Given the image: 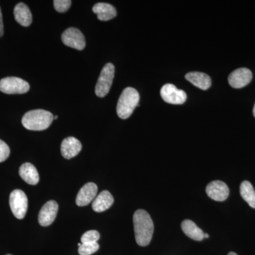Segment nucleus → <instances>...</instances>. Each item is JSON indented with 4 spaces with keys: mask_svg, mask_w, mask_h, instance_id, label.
Here are the masks:
<instances>
[{
    "mask_svg": "<svg viewBox=\"0 0 255 255\" xmlns=\"http://www.w3.org/2000/svg\"><path fill=\"white\" fill-rule=\"evenodd\" d=\"M134 232L138 246L150 244L154 232V224L150 214L145 210L139 209L133 215Z\"/></svg>",
    "mask_w": 255,
    "mask_h": 255,
    "instance_id": "nucleus-1",
    "label": "nucleus"
},
{
    "mask_svg": "<svg viewBox=\"0 0 255 255\" xmlns=\"http://www.w3.org/2000/svg\"><path fill=\"white\" fill-rule=\"evenodd\" d=\"M53 115L48 111L36 110L24 114L21 123L25 128L30 130H44L54 120Z\"/></svg>",
    "mask_w": 255,
    "mask_h": 255,
    "instance_id": "nucleus-2",
    "label": "nucleus"
},
{
    "mask_svg": "<svg viewBox=\"0 0 255 255\" xmlns=\"http://www.w3.org/2000/svg\"><path fill=\"white\" fill-rule=\"evenodd\" d=\"M140 95L132 87H127L122 92L117 104V112L119 118L127 119L131 116L138 106Z\"/></svg>",
    "mask_w": 255,
    "mask_h": 255,
    "instance_id": "nucleus-3",
    "label": "nucleus"
},
{
    "mask_svg": "<svg viewBox=\"0 0 255 255\" xmlns=\"http://www.w3.org/2000/svg\"><path fill=\"white\" fill-rule=\"evenodd\" d=\"M115 68L112 63L106 64L101 71L100 77L95 87V94L97 97H105L110 92L113 83Z\"/></svg>",
    "mask_w": 255,
    "mask_h": 255,
    "instance_id": "nucleus-4",
    "label": "nucleus"
},
{
    "mask_svg": "<svg viewBox=\"0 0 255 255\" xmlns=\"http://www.w3.org/2000/svg\"><path fill=\"white\" fill-rule=\"evenodd\" d=\"M27 82L16 77H8L0 80V91L7 95H21L29 91Z\"/></svg>",
    "mask_w": 255,
    "mask_h": 255,
    "instance_id": "nucleus-5",
    "label": "nucleus"
},
{
    "mask_svg": "<svg viewBox=\"0 0 255 255\" xmlns=\"http://www.w3.org/2000/svg\"><path fill=\"white\" fill-rule=\"evenodd\" d=\"M9 205L15 217L23 219L27 212V196L22 190L15 189L10 194Z\"/></svg>",
    "mask_w": 255,
    "mask_h": 255,
    "instance_id": "nucleus-6",
    "label": "nucleus"
},
{
    "mask_svg": "<svg viewBox=\"0 0 255 255\" xmlns=\"http://www.w3.org/2000/svg\"><path fill=\"white\" fill-rule=\"evenodd\" d=\"M62 41L65 46L78 50L85 48V36L80 30L76 28H69L63 32L61 36Z\"/></svg>",
    "mask_w": 255,
    "mask_h": 255,
    "instance_id": "nucleus-7",
    "label": "nucleus"
},
{
    "mask_svg": "<svg viewBox=\"0 0 255 255\" xmlns=\"http://www.w3.org/2000/svg\"><path fill=\"white\" fill-rule=\"evenodd\" d=\"M160 95L164 102L172 105H183L187 100L185 92L178 90L172 84L164 85L161 89Z\"/></svg>",
    "mask_w": 255,
    "mask_h": 255,
    "instance_id": "nucleus-8",
    "label": "nucleus"
},
{
    "mask_svg": "<svg viewBox=\"0 0 255 255\" xmlns=\"http://www.w3.org/2000/svg\"><path fill=\"white\" fill-rule=\"evenodd\" d=\"M206 194L213 200L224 201L229 196V188L226 183L221 181H214L206 187Z\"/></svg>",
    "mask_w": 255,
    "mask_h": 255,
    "instance_id": "nucleus-9",
    "label": "nucleus"
},
{
    "mask_svg": "<svg viewBox=\"0 0 255 255\" xmlns=\"http://www.w3.org/2000/svg\"><path fill=\"white\" fill-rule=\"evenodd\" d=\"M58 205L56 201H49L43 205L38 214V223L41 226H49L55 221L58 214Z\"/></svg>",
    "mask_w": 255,
    "mask_h": 255,
    "instance_id": "nucleus-10",
    "label": "nucleus"
},
{
    "mask_svg": "<svg viewBox=\"0 0 255 255\" xmlns=\"http://www.w3.org/2000/svg\"><path fill=\"white\" fill-rule=\"evenodd\" d=\"M252 79L253 73L249 69L239 68L231 73L228 77V82L233 88L240 89L248 85Z\"/></svg>",
    "mask_w": 255,
    "mask_h": 255,
    "instance_id": "nucleus-11",
    "label": "nucleus"
},
{
    "mask_svg": "<svg viewBox=\"0 0 255 255\" xmlns=\"http://www.w3.org/2000/svg\"><path fill=\"white\" fill-rule=\"evenodd\" d=\"M98 188L95 183L85 184L79 191L76 198V204L79 206H85L90 204L97 196Z\"/></svg>",
    "mask_w": 255,
    "mask_h": 255,
    "instance_id": "nucleus-12",
    "label": "nucleus"
},
{
    "mask_svg": "<svg viewBox=\"0 0 255 255\" xmlns=\"http://www.w3.org/2000/svg\"><path fill=\"white\" fill-rule=\"evenodd\" d=\"M62 155L65 159H71L80 153L82 150V144L80 140L74 137H68L64 139L61 143Z\"/></svg>",
    "mask_w": 255,
    "mask_h": 255,
    "instance_id": "nucleus-13",
    "label": "nucleus"
},
{
    "mask_svg": "<svg viewBox=\"0 0 255 255\" xmlns=\"http://www.w3.org/2000/svg\"><path fill=\"white\" fill-rule=\"evenodd\" d=\"M114 201L113 196L110 191H102L92 202V209L95 212H104L113 205Z\"/></svg>",
    "mask_w": 255,
    "mask_h": 255,
    "instance_id": "nucleus-14",
    "label": "nucleus"
},
{
    "mask_svg": "<svg viewBox=\"0 0 255 255\" xmlns=\"http://www.w3.org/2000/svg\"><path fill=\"white\" fill-rule=\"evenodd\" d=\"M92 11L97 14L100 21H110L117 16V12L113 5L108 3H97L92 8Z\"/></svg>",
    "mask_w": 255,
    "mask_h": 255,
    "instance_id": "nucleus-15",
    "label": "nucleus"
},
{
    "mask_svg": "<svg viewBox=\"0 0 255 255\" xmlns=\"http://www.w3.org/2000/svg\"><path fill=\"white\" fill-rule=\"evenodd\" d=\"M19 175L24 182L36 185L39 182V174L35 166L31 163L23 164L19 168Z\"/></svg>",
    "mask_w": 255,
    "mask_h": 255,
    "instance_id": "nucleus-16",
    "label": "nucleus"
},
{
    "mask_svg": "<svg viewBox=\"0 0 255 255\" xmlns=\"http://www.w3.org/2000/svg\"><path fill=\"white\" fill-rule=\"evenodd\" d=\"M14 18L21 26L27 27L31 24L32 14L29 8L24 3H18L14 10Z\"/></svg>",
    "mask_w": 255,
    "mask_h": 255,
    "instance_id": "nucleus-17",
    "label": "nucleus"
},
{
    "mask_svg": "<svg viewBox=\"0 0 255 255\" xmlns=\"http://www.w3.org/2000/svg\"><path fill=\"white\" fill-rule=\"evenodd\" d=\"M185 78L192 85L201 90H208L211 85V78L205 73L191 72V73H187Z\"/></svg>",
    "mask_w": 255,
    "mask_h": 255,
    "instance_id": "nucleus-18",
    "label": "nucleus"
},
{
    "mask_svg": "<svg viewBox=\"0 0 255 255\" xmlns=\"http://www.w3.org/2000/svg\"><path fill=\"white\" fill-rule=\"evenodd\" d=\"M182 229L186 236L196 241H201L204 238V233L196 223L190 220H184L182 223Z\"/></svg>",
    "mask_w": 255,
    "mask_h": 255,
    "instance_id": "nucleus-19",
    "label": "nucleus"
},
{
    "mask_svg": "<svg viewBox=\"0 0 255 255\" xmlns=\"http://www.w3.org/2000/svg\"><path fill=\"white\" fill-rule=\"evenodd\" d=\"M240 191L243 199L253 209H255V191L251 182L244 181L241 183Z\"/></svg>",
    "mask_w": 255,
    "mask_h": 255,
    "instance_id": "nucleus-20",
    "label": "nucleus"
},
{
    "mask_svg": "<svg viewBox=\"0 0 255 255\" xmlns=\"http://www.w3.org/2000/svg\"><path fill=\"white\" fill-rule=\"evenodd\" d=\"M100 246L97 243H82L79 247L78 253L80 255H91L98 251Z\"/></svg>",
    "mask_w": 255,
    "mask_h": 255,
    "instance_id": "nucleus-21",
    "label": "nucleus"
},
{
    "mask_svg": "<svg viewBox=\"0 0 255 255\" xmlns=\"http://www.w3.org/2000/svg\"><path fill=\"white\" fill-rule=\"evenodd\" d=\"M100 238V234L97 231H89L84 233L81 238L82 243H97Z\"/></svg>",
    "mask_w": 255,
    "mask_h": 255,
    "instance_id": "nucleus-22",
    "label": "nucleus"
},
{
    "mask_svg": "<svg viewBox=\"0 0 255 255\" xmlns=\"http://www.w3.org/2000/svg\"><path fill=\"white\" fill-rule=\"evenodd\" d=\"M55 9L58 12H66L72 4V1L70 0H55L53 1Z\"/></svg>",
    "mask_w": 255,
    "mask_h": 255,
    "instance_id": "nucleus-23",
    "label": "nucleus"
},
{
    "mask_svg": "<svg viewBox=\"0 0 255 255\" xmlns=\"http://www.w3.org/2000/svg\"><path fill=\"white\" fill-rule=\"evenodd\" d=\"M10 149L4 141L0 140V162H4L9 157Z\"/></svg>",
    "mask_w": 255,
    "mask_h": 255,
    "instance_id": "nucleus-24",
    "label": "nucleus"
},
{
    "mask_svg": "<svg viewBox=\"0 0 255 255\" xmlns=\"http://www.w3.org/2000/svg\"><path fill=\"white\" fill-rule=\"evenodd\" d=\"M4 34V24H3L2 14H1V9H0V37Z\"/></svg>",
    "mask_w": 255,
    "mask_h": 255,
    "instance_id": "nucleus-25",
    "label": "nucleus"
},
{
    "mask_svg": "<svg viewBox=\"0 0 255 255\" xmlns=\"http://www.w3.org/2000/svg\"><path fill=\"white\" fill-rule=\"evenodd\" d=\"M228 255H238L236 253H233V252H231V253H228Z\"/></svg>",
    "mask_w": 255,
    "mask_h": 255,
    "instance_id": "nucleus-26",
    "label": "nucleus"
},
{
    "mask_svg": "<svg viewBox=\"0 0 255 255\" xmlns=\"http://www.w3.org/2000/svg\"><path fill=\"white\" fill-rule=\"evenodd\" d=\"M209 234H207V233H204V238H209Z\"/></svg>",
    "mask_w": 255,
    "mask_h": 255,
    "instance_id": "nucleus-27",
    "label": "nucleus"
},
{
    "mask_svg": "<svg viewBox=\"0 0 255 255\" xmlns=\"http://www.w3.org/2000/svg\"><path fill=\"white\" fill-rule=\"evenodd\" d=\"M253 114H254V117H255V104L254 106V109H253Z\"/></svg>",
    "mask_w": 255,
    "mask_h": 255,
    "instance_id": "nucleus-28",
    "label": "nucleus"
},
{
    "mask_svg": "<svg viewBox=\"0 0 255 255\" xmlns=\"http://www.w3.org/2000/svg\"><path fill=\"white\" fill-rule=\"evenodd\" d=\"M58 116H55L54 117H53V119H58Z\"/></svg>",
    "mask_w": 255,
    "mask_h": 255,
    "instance_id": "nucleus-29",
    "label": "nucleus"
},
{
    "mask_svg": "<svg viewBox=\"0 0 255 255\" xmlns=\"http://www.w3.org/2000/svg\"></svg>",
    "mask_w": 255,
    "mask_h": 255,
    "instance_id": "nucleus-30",
    "label": "nucleus"
}]
</instances>
